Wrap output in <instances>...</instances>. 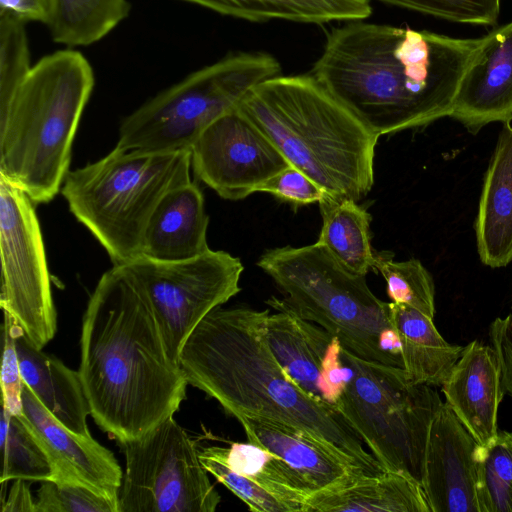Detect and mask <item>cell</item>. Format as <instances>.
<instances>
[{
	"instance_id": "1",
	"label": "cell",
	"mask_w": 512,
	"mask_h": 512,
	"mask_svg": "<svg viewBox=\"0 0 512 512\" xmlns=\"http://www.w3.org/2000/svg\"><path fill=\"white\" fill-rule=\"evenodd\" d=\"M343 23L328 32L310 74L379 137L450 117L466 74L492 36Z\"/></svg>"
},
{
	"instance_id": "2",
	"label": "cell",
	"mask_w": 512,
	"mask_h": 512,
	"mask_svg": "<svg viewBox=\"0 0 512 512\" xmlns=\"http://www.w3.org/2000/svg\"><path fill=\"white\" fill-rule=\"evenodd\" d=\"M78 373L96 424L120 443L173 416L188 385L154 309L124 265L99 279L82 320Z\"/></svg>"
},
{
	"instance_id": "3",
	"label": "cell",
	"mask_w": 512,
	"mask_h": 512,
	"mask_svg": "<svg viewBox=\"0 0 512 512\" xmlns=\"http://www.w3.org/2000/svg\"><path fill=\"white\" fill-rule=\"evenodd\" d=\"M269 310H212L185 341L179 363L188 384L237 420L266 419L297 427L330 445L366 474L384 471L334 406L303 391L286 373L266 337Z\"/></svg>"
},
{
	"instance_id": "4",
	"label": "cell",
	"mask_w": 512,
	"mask_h": 512,
	"mask_svg": "<svg viewBox=\"0 0 512 512\" xmlns=\"http://www.w3.org/2000/svg\"><path fill=\"white\" fill-rule=\"evenodd\" d=\"M238 108L327 195L359 201L371 191L379 136L310 73L267 79Z\"/></svg>"
},
{
	"instance_id": "5",
	"label": "cell",
	"mask_w": 512,
	"mask_h": 512,
	"mask_svg": "<svg viewBox=\"0 0 512 512\" xmlns=\"http://www.w3.org/2000/svg\"><path fill=\"white\" fill-rule=\"evenodd\" d=\"M95 84L74 49L42 57L0 110V176L35 203L51 201L69 172L72 144Z\"/></svg>"
},
{
	"instance_id": "6",
	"label": "cell",
	"mask_w": 512,
	"mask_h": 512,
	"mask_svg": "<svg viewBox=\"0 0 512 512\" xmlns=\"http://www.w3.org/2000/svg\"><path fill=\"white\" fill-rule=\"evenodd\" d=\"M300 317L324 328L354 355L403 368L390 302L379 299L364 275L342 266L314 244L264 251L257 261Z\"/></svg>"
},
{
	"instance_id": "7",
	"label": "cell",
	"mask_w": 512,
	"mask_h": 512,
	"mask_svg": "<svg viewBox=\"0 0 512 512\" xmlns=\"http://www.w3.org/2000/svg\"><path fill=\"white\" fill-rule=\"evenodd\" d=\"M189 149L145 152L115 148L69 171L61 193L70 212L98 240L113 265L141 255L148 220L162 197L190 182Z\"/></svg>"
},
{
	"instance_id": "8",
	"label": "cell",
	"mask_w": 512,
	"mask_h": 512,
	"mask_svg": "<svg viewBox=\"0 0 512 512\" xmlns=\"http://www.w3.org/2000/svg\"><path fill=\"white\" fill-rule=\"evenodd\" d=\"M280 74L279 61L267 52H229L125 117L116 147L145 152L190 149L212 122L238 108L258 84Z\"/></svg>"
},
{
	"instance_id": "9",
	"label": "cell",
	"mask_w": 512,
	"mask_h": 512,
	"mask_svg": "<svg viewBox=\"0 0 512 512\" xmlns=\"http://www.w3.org/2000/svg\"><path fill=\"white\" fill-rule=\"evenodd\" d=\"M350 376L335 408L384 470L421 484L431 421L443 403L434 386L417 384L402 367L346 350Z\"/></svg>"
},
{
	"instance_id": "10",
	"label": "cell",
	"mask_w": 512,
	"mask_h": 512,
	"mask_svg": "<svg viewBox=\"0 0 512 512\" xmlns=\"http://www.w3.org/2000/svg\"><path fill=\"white\" fill-rule=\"evenodd\" d=\"M126 469L119 512H214L221 497L195 442L173 416L122 442Z\"/></svg>"
},
{
	"instance_id": "11",
	"label": "cell",
	"mask_w": 512,
	"mask_h": 512,
	"mask_svg": "<svg viewBox=\"0 0 512 512\" xmlns=\"http://www.w3.org/2000/svg\"><path fill=\"white\" fill-rule=\"evenodd\" d=\"M120 265L128 269L147 295L169 354L177 363L196 326L239 293L244 270L239 258L212 249L182 261H158L141 255Z\"/></svg>"
},
{
	"instance_id": "12",
	"label": "cell",
	"mask_w": 512,
	"mask_h": 512,
	"mask_svg": "<svg viewBox=\"0 0 512 512\" xmlns=\"http://www.w3.org/2000/svg\"><path fill=\"white\" fill-rule=\"evenodd\" d=\"M34 202L0 176V305L42 349L55 336L57 314Z\"/></svg>"
},
{
	"instance_id": "13",
	"label": "cell",
	"mask_w": 512,
	"mask_h": 512,
	"mask_svg": "<svg viewBox=\"0 0 512 512\" xmlns=\"http://www.w3.org/2000/svg\"><path fill=\"white\" fill-rule=\"evenodd\" d=\"M195 175L221 198L241 200L289 162L236 108L212 122L190 147Z\"/></svg>"
},
{
	"instance_id": "14",
	"label": "cell",
	"mask_w": 512,
	"mask_h": 512,
	"mask_svg": "<svg viewBox=\"0 0 512 512\" xmlns=\"http://www.w3.org/2000/svg\"><path fill=\"white\" fill-rule=\"evenodd\" d=\"M267 303L276 312L267 316L266 337L279 364L308 395L335 407L350 376L346 349L283 299L271 297Z\"/></svg>"
},
{
	"instance_id": "15",
	"label": "cell",
	"mask_w": 512,
	"mask_h": 512,
	"mask_svg": "<svg viewBox=\"0 0 512 512\" xmlns=\"http://www.w3.org/2000/svg\"><path fill=\"white\" fill-rule=\"evenodd\" d=\"M479 446L443 402L430 424L421 476L431 512H480Z\"/></svg>"
},
{
	"instance_id": "16",
	"label": "cell",
	"mask_w": 512,
	"mask_h": 512,
	"mask_svg": "<svg viewBox=\"0 0 512 512\" xmlns=\"http://www.w3.org/2000/svg\"><path fill=\"white\" fill-rule=\"evenodd\" d=\"M54 471V482L88 487L119 501L123 472L114 454L91 435L77 434L57 421L23 381L22 413Z\"/></svg>"
},
{
	"instance_id": "17",
	"label": "cell",
	"mask_w": 512,
	"mask_h": 512,
	"mask_svg": "<svg viewBox=\"0 0 512 512\" xmlns=\"http://www.w3.org/2000/svg\"><path fill=\"white\" fill-rule=\"evenodd\" d=\"M445 403L482 445L498 434V408L504 396L501 370L492 346L474 340L441 386Z\"/></svg>"
},
{
	"instance_id": "18",
	"label": "cell",
	"mask_w": 512,
	"mask_h": 512,
	"mask_svg": "<svg viewBox=\"0 0 512 512\" xmlns=\"http://www.w3.org/2000/svg\"><path fill=\"white\" fill-rule=\"evenodd\" d=\"M492 31L481 58L466 74L450 117L476 134L512 121V21Z\"/></svg>"
},
{
	"instance_id": "19",
	"label": "cell",
	"mask_w": 512,
	"mask_h": 512,
	"mask_svg": "<svg viewBox=\"0 0 512 512\" xmlns=\"http://www.w3.org/2000/svg\"><path fill=\"white\" fill-rule=\"evenodd\" d=\"M238 421L248 442L282 458L302 478L310 494L365 473L342 453L297 427L251 417Z\"/></svg>"
},
{
	"instance_id": "20",
	"label": "cell",
	"mask_w": 512,
	"mask_h": 512,
	"mask_svg": "<svg viewBox=\"0 0 512 512\" xmlns=\"http://www.w3.org/2000/svg\"><path fill=\"white\" fill-rule=\"evenodd\" d=\"M208 224L204 196L198 185L191 180L177 186L162 197L151 214L141 255L165 262L202 255L210 250Z\"/></svg>"
},
{
	"instance_id": "21",
	"label": "cell",
	"mask_w": 512,
	"mask_h": 512,
	"mask_svg": "<svg viewBox=\"0 0 512 512\" xmlns=\"http://www.w3.org/2000/svg\"><path fill=\"white\" fill-rule=\"evenodd\" d=\"M477 251L491 268L512 261V126L503 123L484 177L475 220Z\"/></svg>"
},
{
	"instance_id": "22",
	"label": "cell",
	"mask_w": 512,
	"mask_h": 512,
	"mask_svg": "<svg viewBox=\"0 0 512 512\" xmlns=\"http://www.w3.org/2000/svg\"><path fill=\"white\" fill-rule=\"evenodd\" d=\"M431 512L416 479L396 471L361 473L310 494L306 512Z\"/></svg>"
},
{
	"instance_id": "23",
	"label": "cell",
	"mask_w": 512,
	"mask_h": 512,
	"mask_svg": "<svg viewBox=\"0 0 512 512\" xmlns=\"http://www.w3.org/2000/svg\"><path fill=\"white\" fill-rule=\"evenodd\" d=\"M15 342L23 381L63 426L89 436L91 412L78 371L36 348L17 324Z\"/></svg>"
},
{
	"instance_id": "24",
	"label": "cell",
	"mask_w": 512,
	"mask_h": 512,
	"mask_svg": "<svg viewBox=\"0 0 512 512\" xmlns=\"http://www.w3.org/2000/svg\"><path fill=\"white\" fill-rule=\"evenodd\" d=\"M390 309L404 370L417 384L441 387L464 347L448 343L422 312L394 302Z\"/></svg>"
},
{
	"instance_id": "25",
	"label": "cell",
	"mask_w": 512,
	"mask_h": 512,
	"mask_svg": "<svg viewBox=\"0 0 512 512\" xmlns=\"http://www.w3.org/2000/svg\"><path fill=\"white\" fill-rule=\"evenodd\" d=\"M222 15L267 22L325 24L365 20L372 13L368 0H183Z\"/></svg>"
},
{
	"instance_id": "26",
	"label": "cell",
	"mask_w": 512,
	"mask_h": 512,
	"mask_svg": "<svg viewBox=\"0 0 512 512\" xmlns=\"http://www.w3.org/2000/svg\"><path fill=\"white\" fill-rule=\"evenodd\" d=\"M322 226L316 241L346 269L364 275L373 270L372 217L357 201L325 195L319 202Z\"/></svg>"
},
{
	"instance_id": "27",
	"label": "cell",
	"mask_w": 512,
	"mask_h": 512,
	"mask_svg": "<svg viewBox=\"0 0 512 512\" xmlns=\"http://www.w3.org/2000/svg\"><path fill=\"white\" fill-rule=\"evenodd\" d=\"M212 447L232 470L278 498L291 512H306L310 491L282 458L250 442Z\"/></svg>"
},
{
	"instance_id": "28",
	"label": "cell",
	"mask_w": 512,
	"mask_h": 512,
	"mask_svg": "<svg viewBox=\"0 0 512 512\" xmlns=\"http://www.w3.org/2000/svg\"><path fill=\"white\" fill-rule=\"evenodd\" d=\"M128 0H52L46 26L54 42L87 46L108 35L129 15Z\"/></svg>"
},
{
	"instance_id": "29",
	"label": "cell",
	"mask_w": 512,
	"mask_h": 512,
	"mask_svg": "<svg viewBox=\"0 0 512 512\" xmlns=\"http://www.w3.org/2000/svg\"><path fill=\"white\" fill-rule=\"evenodd\" d=\"M0 448L3 456L1 483L23 479L54 481L52 464L39 440L23 420L2 406Z\"/></svg>"
},
{
	"instance_id": "30",
	"label": "cell",
	"mask_w": 512,
	"mask_h": 512,
	"mask_svg": "<svg viewBox=\"0 0 512 512\" xmlns=\"http://www.w3.org/2000/svg\"><path fill=\"white\" fill-rule=\"evenodd\" d=\"M478 500L480 512H512V432L479 446Z\"/></svg>"
},
{
	"instance_id": "31",
	"label": "cell",
	"mask_w": 512,
	"mask_h": 512,
	"mask_svg": "<svg viewBox=\"0 0 512 512\" xmlns=\"http://www.w3.org/2000/svg\"><path fill=\"white\" fill-rule=\"evenodd\" d=\"M373 270L384 278L391 302L410 306L434 318L433 278L419 260L395 261L389 252L376 253Z\"/></svg>"
},
{
	"instance_id": "32",
	"label": "cell",
	"mask_w": 512,
	"mask_h": 512,
	"mask_svg": "<svg viewBox=\"0 0 512 512\" xmlns=\"http://www.w3.org/2000/svg\"><path fill=\"white\" fill-rule=\"evenodd\" d=\"M25 23L0 15V110L29 74L32 64Z\"/></svg>"
},
{
	"instance_id": "33",
	"label": "cell",
	"mask_w": 512,
	"mask_h": 512,
	"mask_svg": "<svg viewBox=\"0 0 512 512\" xmlns=\"http://www.w3.org/2000/svg\"><path fill=\"white\" fill-rule=\"evenodd\" d=\"M439 19L492 26L497 23L501 0H376Z\"/></svg>"
},
{
	"instance_id": "34",
	"label": "cell",
	"mask_w": 512,
	"mask_h": 512,
	"mask_svg": "<svg viewBox=\"0 0 512 512\" xmlns=\"http://www.w3.org/2000/svg\"><path fill=\"white\" fill-rule=\"evenodd\" d=\"M35 512H119V501L77 484L42 482Z\"/></svg>"
},
{
	"instance_id": "35",
	"label": "cell",
	"mask_w": 512,
	"mask_h": 512,
	"mask_svg": "<svg viewBox=\"0 0 512 512\" xmlns=\"http://www.w3.org/2000/svg\"><path fill=\"white\" fill-rule=\"evenodd\" d=\"M199 458L207 472L241 499L251 511L291 512L289 507L278 498L247 477L232 470L216 454L212 446L199 450Z\"/></svg>"
},
{
	"instance_id": "36",
	"label": "cell",
	"mask_w": 512,
	"mask_h": 512,
	"mask_svg": "<svg viewBox=\"0 0 512 512\" xmlns=\"http://www.w3.org/2000/svg\"><path fill=\"white\" fill-rule=\"evenodd\" d=\"M257 192H266L295 206L320 202L326 192L305 173L289 165L261 184Z\"/></svg>"
},
{
	"instance_id": "37",
	"label": "cell",
	"mask_w": 512,
	"mask_h": 512,
	"mask_svg": "<svg viewBox=\"0 0 512 512\" xmlns=\"http://www.w3.org/2000/svg\"><path fill=\"white\" fill-rule=\"evenodd\" d=\"M16 323L4 312L3 323V357L1 367L2 406L11 414L22 413V387L19 358L16 349Z\"/></svg>"
},
{
	"instance_id": "38",
	"label": "cell",
	"mask_w": 512,
	"mask_h": 512,
	"mask_svg": "<svg viewBox=\"0 0 512 512\" xmlns=\"http://www.w3.org/2000/svg\"><path fill=\"white\" fill-rule=\"evenodd\" d=\"M489 338L499 362L504 393L512 397V311L490 324Z\"/></svg>"
},
{
	"instance_id": "39",
	"label": "cell",
	"mask_w": 512,
	"mask_h": 512,
	"mask_svg": "<svg viewBox=\"0 0 512 512\" xmlns=\"http://www.w3.org/2000/svg\"><path fill=\"white\" fill-rule=\"evenodd\" d=\"M52 0H0V15L10 16L25 24H47L51 15Z\"/></svg>"
},
{
	"instance_id": "40",
	"label": "cell",
	"mask_w": 512,
	"mask_h": 512,
	"mask_svg": "<svg viewBox=\"0 0 512 512\" xmlns=\"http://www.w3.org/2000/svg\"><path fill=\"white\" fill-rule=\"evenodd\" d=\"M2 512H35V500L32 498L26 480L14 481L6 502L2 504Z\"/></svg>"
}]
</instances>
